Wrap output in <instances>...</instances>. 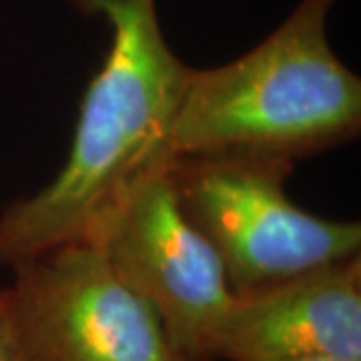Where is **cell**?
Masks as SVG:
<instances>
[{"mask_svg":"<svg viewBox=\"0 0 361 361\" xmlns=\"http://www.w3.org/2000/svg\"><path fill=\"white\" fill-rule=\"evenodd\" d=\"M167 169L180 211L219 255L235 295L361 255L360 221L325 219L289 199L293 161L191 155Z\"/></svg>","mask_w":361,"mask_h":361,"instance_id":"3","label":"cell"},{"mask_svg":"<svg viewBox=\"0 0 361 361\" xmlns=\"http://www.w3.org/2000/svg\"><path fill=\"white\" fill-rule=\"evenodd\" d=\"M361 360V255L239 293L217 361Z\"/></svg>","mask_w":361,"mask_h":361,"instance_id":"6","label":"cell"},{"mask_svg":"<svg viewBox=\"0 0 361 361\" xmlns=\"http://www.w3.org/2000/svg\"><path fill=\"white\" fill-rule=\"evenodd\" d=\"M11 269L25 361H183L153 307L89 241Z\"/></svg>","mask_w":361,"mask_h":361,"instance_id":"5","label":"cell"},{"mask_svg":"<svg viewBox=\"0 0 361 361\" xmlns=\"http://www.w3.org/2000/svg\"><path fill=\"white\" fill-rule=\"evenodd\" d=\"M337 0H299L231 63L189 68L167 153L299 159L360 137L361 80L327 37Z\"/></svg>","mask_w":361,"mask_h":361,"instance_id":"2","label":"cell"},{"mask_svg":"<svg viewBox=\"0 0 361 361\" xmlns=\"http://www.w3.org/2000/svg\"><path fill=\"white\" fill-rule=\"evenodd\" d=\"M289 361H361V360H343V357H325V355H315V357H299V360Z\"/></svg>","mask_w":361,"mask_h":361,"instance_id":"8","label":"cell"},{"mask_svg":"<svg viewBox=\"0 0 361 361\" xmlns=\"http://www.w3.org/2000/svg\"><path fill=\"white\" fill-rule=\"evenodd\" d=\"M101 16L111 47L78 106L71 151L54 179L0 213V265L82 241L137 177L169 161L167 142L189 66L171 51L157 0H68Z\"/></svg>","mask_w":361,"mask_h":361,"instance_id":"1","label":"cell"},{"mask_svg":"<svg viewBox=\"0 0 361 361\" xmlns=\"http://www.w3.org/2000/svg\"><path fill=\"white\" fill-rule=\"evenodd\" d=\"M169 161L142 173L82 241L153 307L183 361H217L233 293L219 255L180 211Z\"/></svg>","mask_w":361,"mask_h":361,"instance_id":"4","label":"cell"},{"mask_svg":"<svg viewBox=\"0 0 361 361\" xmlns=\"http://www.w3.org/2000/svg\"><path fill=\"white\" fill-rule=\"evenodd\" d=\"M0 361H25L11 289H0Z\"/></svg>","mask_w":361,"mask_h":361,"instance_id":"7","label":"cell"}]
</instances>
